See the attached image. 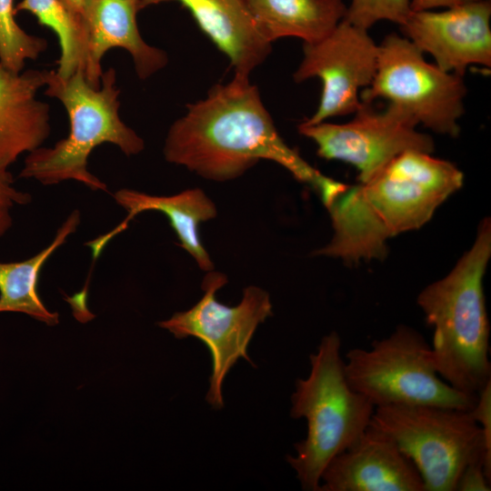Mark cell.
I'll use <instances>...</instances> for the list:
<instances>
[{
  "label": "cell",
  "instance_id": "6da1fadb",
  "mask_svg": "<svg viewBox=\"0 0 491 491\" xmlns=\"http://www.w3.org/2000/svg\"><path fill=\"white\" fill-rule=\"evenodd\" d=\"M167 162L213 181L243 175L258 161L270 160L311 186L328 206L348 185L323 175L291 148L277 132L256 85L234 75L215 85L207 95L186 105V113L168 130Z\"/></svg>",
  "mask_w": 491,
  "mask_h": 491
},
{
  "label": "cell",
  "instance_id": "7a4b0ae2",
  "mask_svg": "<svg viewBox=\"0 0 491 491\" xmlns=\"http://www.w3.org/2000/svg\"><path fill=\"white\" fill-rule=\"evenodd\" d=\"M463 180L456 165L430 153L408 150L398 155L326 206L334 235L315 255L346 263L383 259L389 238L425 225Z\"/></svg>",
  "mask_w": 491,
  "mask_h": 491
},
{
  "label": "cell",
  "instance_id": "3957f363",
  "mask_svg": "<svg viewBox=\"0 0 491 491\" xmlns=\"http://www.w3.org/2000/svg\"><path fill=\"white\" fill-rule=\"evenodd\" d=\"M491 256V223L485 218L473 246L444 278L417 296L432 326L436 372L455 389L477 395L491 381L489 322L483 277Z\"/></svg>",
  "mask_w": 491,
  "mask_h": 491
},
{
  "label": "cell",
  "instance_id": "277c9868",
  "mask_svg": "<svg viewBox=\"0 0 491 491\" xmlns=\"http://www.w3.org/2000/svg\"><path fill=\"white\" fill-rule=\"evenodd\" d=\"M45 87V94L65 108L69 134L51 147L39 146L27 153L19 177L45 185L75 180L91 190L107 191L106 185L87 169L92 151L105 143L128 156L145 148L144 140L119 115L115 70L103 72L99 87L91 85L81 69L65 78L50 70Z\"/></svg>",
  "mask_w": 491,
  "mask_h": 491
},
{
  "label": "cell",
  "instance_id": "5b68a950",
  "mask_svg": "<svg viewBox=\"0 0 491 491\" xmlns=\"http://www.w3.org/2000/svg\"><path fill=\"white\" fill-rule=\"evenodd\" d=\"M341 338L333 331L310 355V372L296 381L290 416L304 417L307 433L286 460L306 491H318L322 473L333 457L348 448L369 426L375 406L348 384Z\"/></svg>",
  "mask_w": 491,
  "mask_h": 491
},
{
  "label": "cell",
  "instance_id": "8992f818",
  "mask_svg": "<svg viewBox=\"0 0 491 491\" xmlns=\"http://www.w3.org/2000/svg\"><path fill=\"white\" fill-rule=\"evenodd\" d=\"M349 386L375 407L425 405L471 410L477 395L458 391L443 380L431 346L416 329L398 326L369 348L355 347L345 356Z\"/></svg>",
  "mask_w": 491,
  "mask_h": 491
},
{
  "label": "cell",
  "instance_id": "52a82bcc",
  "mask_svg": "<svg viewBox=\"0 0 491 491\" xmlns=\"http://www.w3.org/2000/svg\"><path fill=\"white\" fill-rule=\"evenodd\" d=\"M370 425L389 436L413 462L425 491H456L471 461L482 457L485 463L482 429L471 410L382 406L375 408Z\"/></svg>",
  "mask_w": 491,
  "mask_h": 491
},
{
  "label": "cell",
  "instance_id": "ba28073f",
  "mask_svg": "<svg viewBox=\"0 0 491 491\" xmlns=\"http://www.w3.org/2000/svg\"><path fill=\"white\" fill-rule=\"evenodd\" d=\"M463 77L427 62L406 37L392 33L378 45L376 72L370 85L360 93V99L386 100L417 125L456 137L465 113Z\"/></svg>",
  "mask_w": 491,
  "mask_h": 491
},
{
  "label": "cell",
  "instance_id": "9c48e42d",
  "mask_svg": "<svg viewBox=\"0 0 491 491\" xmlns=\"http://www.w3.org/2000/svg\"><path fill=\"white\" fill-rule=\"evenodd\" d=\"M227 283L225 275L209 271L203 279L204 296L186 311L176 312L158 323L176 338L194 336L208 348L212 373L205 400L215 409L224 406L222 386L225 376L239 358L254 365L247 347L258 325L273 315L269 295L250 286L235 306L220 303L216 292Z\"/></svg>",
  "mask_w": 491,
  "mask_h": 491
},
{
  "label": "cell",
  "instance_id": "30bf717a",
  "mask_svg": "<svg viewBox=\"0 0 491 491\" xmlns=\"http://www.w3.org/2000/svg\"><path fill=\"white\" fill-rule=\"evenodd\" d=\"M353 115L347 123H300L297 129L315 142L320 157L354 165L360 183L406 151H434L432 137L419 132L415 120L392 105L378 109L373 102L361 101Z\"/></svg>",
  "mask_w": 491,
  "mask_h": 491
},
{
  "label": "cell",
  "instance_id": "8fae6325",
  "mask_svg": "<svg viewBox=\"0 0 491 491\" xmlns=\"http://www.w3.org/2000/svg\"><path fill=\"white\" fill-rule=\"evenodd\" d=\"M378 45L368 30L343 19L323 39L303 44V59L293 75L296 83L317 77L322 94L315 114L303 124L315 125L354 114L360 91L372 83L377 67Z\"/></svg>",
  "mask_w": 491,
  "mask_h": 491
},
{
  "label": "cell",
  "instance_id": "7c38bea8",
  "mask_svg": "<svg viewBox=\"0 0 491 491\" xmlns=\"http://www.w3.org/2000/svg\"><path fill=\"white\" fill-rule=\"evenodd\" d=\"M490 21V0H472L443 11H411L400 28L439 68L464 76L470 65L491 66Z\"/></svg>",
  "mask_w": 491,
  "mask_h": 491
},
{
  "label": "cell",
  "instance_id": "4fadbf2b",
  "mask_svg": "<svg viewBox=\"0 0 491 491\" xmlns=\"http://www.w3.org/2000/svg\"><path fill=\"white\" fill-rule=\"evenodd\" d=\"M320 482L318 491H425L413 462L372 425L331 459Z\"/></svg>",
  "mask_w": 491,
  "mask_h": 491
},
{
  "label": "cell",
  "instance_id": "5bb4252c",
  "mask_svg": "<svg viewBox=\"0 0 491 491\" xmlns=\"http://www.w3.org/2000/svg\"><path fill=\"white\" fill-rule=\"evenodd\" d=\"M141 9V0H85L79 15L84 33L83 72L91 85L100 86L101 61L112 48H123L130 54L140 79L166 65V53L148 45L140 35L136 15Z\"/></svg>",
  "mask_w": 491,
  "mask_h": 491
},
{
  "label": "cell",
  "instance_id": "9a60e30c",
  "mask_svg": "<svg viewBox=\"0 0 491 491\" xmlns=\"http://www.w3.org/2000/svg\"><path fill=\"white\" fill-rule=\"evenodd\" d=\"M47 70L14 72L0 62V168L42 146L51 131L48 104L37 98Z\"/></svg>",
  "mask_w": 491,
  "mask_h": 491
},
{
  "label": "cell",
  "instance_id": "2e32d148",
  "mask_svg": "<svg viewBox=\"0 0 491 491\" xmlns=\"http://www.w3.org/2000/svg\"><path fill=\"white\" fill-rule=\"evenodd\" d=\"M178 2L196 25L229 59L235 75L249 76L271 52L260 34L249 0H141L142 9L164 2Z\"/></svg>",
  "mask_w": 491,
  "mask_h": 491
},
{
  "label": "cell",
  "instance_id": "e0dca14e",
  "mask_svg": "<svg viewBox=\"0 0 491 491\" xmlns=\"http://www.w3.org/2000/svg\"><path fill=\"white\" fill-rule=\"evenodd\" d=\"M115 202L127 215L114 230L86 243L92 250L93 259L97 258L105 245L127 227L131 219L145 211L165 214L175 232L180 246L187 251L204 271H212L214 264L200 241L198 225L216 216L213 201L200 188L185 190L173 195H151L134 189L122 188L113 195Z\"/></svg>",
  "mask_w": 491,
  "mask_h": 491
},
{
  "label": "cell",
  "instance_id": "ac0fdd59",
  "mask_svg": "<svg viewBox=\"0 0 491 491\" xmlns=\"http://www.w3.org/2000/svg\"><path fill=\"white\" fill-rule=\"evenodd\" d=\"M262 36L269 43L287 36L315 43L328 35L345 18L344 0H249Z\"/></svg>",
  "mask_w": 491,
  "mask_h": 491
},
{
  "label": "cell",
  "instance_id": "d6986e66",
  "mask_svg": "<svg viewBox=\"0 0 491 491\" xmlns=\"http://www.w3.org/2000/svg\"><path fill=\"white\" fill-rule=\"evenodd\" d=\"M79 224V211L74 210L52 242L36 255L18 262H0V313L26 314L48 326L58 323V314L50 312L38 296L37 282L45 263L76 231Z\"/></svg>",
  "mask_w": 491,
  "mask_h": 491
},
{
  "label": "cell",
  "instance_id": "ffe728a7",
  "mask_svg": "<svg viewBox=\"0 0 491 491\" xmlns=\"http://www.w3.org/2000/svg\"><path fill=\"white\" fill-rule=\"evenodd\" d=\"M15 13L28 12L42 25L55 33L60 45L58 68L62 77H68L84 68V33L79 16L73 15L60 0H21Z\"/></svg>",
  "mask_w": 491,
  "mask_h": 491
},
{
  "label": "cell",
  "instance_id": "44dd1931",
  "mask_svg": "<svg viewBox=\"0 0 491 491\" xmlns=\"http://www.w3.org/2000/svg\"><path fill=\"white\" fill-rule=\"evenodd\" d=\"M14 0H0V62L14 72L24 70L47 48L45 38L25 32L15 21Z\"/></svg>",
  "mask_w": 491,
  "mask_h": 491
},
{
  "label": "cell",
  "instance_id": "7402d4cb",
  "mask_svg": "<svg viewBox=\"0 0 491 491\" xmlns=\"http://www.w3.org/2000/svg\"><path fill=\"white\" fill-rule=\"evenodd\" d=\"M411 11V0H351L344 19L369 30L383 20L401 25Z\"/></svg>",
  "mask_w": 491,
  "mask_h": 491
},
{
  "label": "cell",
  "instance_id": "603a6c76",
  "mask_svg": "<svg viewBox=\"0 0 491 491\" xmlns=\"http://www.w3.org/2000/svg\"><path fill=\"white\" fill-rule=\"evenodd\" d=\"M471 413L482 429L486 470L491 477V381L477 394V400Z\"/></svg>",
  "mask_w": 491,
  "mask_h": 491
},
{
  "label": "cell",
  "instance_id": "cb8c5ba5",
  "mask_svg": "<svg viewBox=\"0 0 491 491\" xmlns=\"http://www.w3.org/2000/svg\"><path fill=\"white\" fill-rule=\"evenodd\" d=\"M490 480L486 475L483 458L477 457L463 470L456 491H489Z\"/></svg>",
  "mask_w": 491,
  "mask_h": 491
},
{
  "label": "cell",
  "instance_id": "d4e9b609",
  "mask_svg": "<svg viewBox=\"0 0 491 491\" xmlns=\"http://www.w3.org/2000/svg\"><path fill=\"white\" fill-rule=\"evenodd\" d=\"M14 178L7 168H0V205L12 207L14 205H26L31 195L18 191L13 186Z\"/></svg>",
  "mask_w": 491,
  "mask_h": 491
},
{
  "label": "cell",
  "instance_id": "484cf974",
  "mask_svg": "<svg viewBox=\"0 0 491 491\" xmlns=\"http://www.w3.org/2000/svg\"><path fill=\"white\" fill-rule=\"evenodd\" d=\"M472 0H411L412 11L434 10L451 7Z\"/></svg>",
  "mask_w": 491,
  "mask_h": 491
},
{
  "label": "cell",
  "instance_id": "4316f807",
  "mask_svg": "<svg viewBox=\"0 0 491 491\" xmlns=\"http://www.w3.org/2000/svg\"><path fill=\"white\" fill-rule=\"evenodd\" d=\"M9 207L0 205V237L4 235L12 225V217Z\"/></svg>",
  "mask_w": 491,
  "mask_h": 491
},
{
  "label": "cell",
  "instance_id": "83f0119b",
  "mask_svg": "<svg viewBox=\"0 0 491 491\" xmlns=\"http://www.w3.org/2000/svg\"><path fill=\"white\" fill-rule=\"evenodd\" d=\"M73 15L79 16L85 0H60Z\"/></svg>",
  "mask_w": 491,
  "mask_h": 491
}]
</instances>
